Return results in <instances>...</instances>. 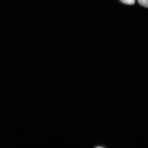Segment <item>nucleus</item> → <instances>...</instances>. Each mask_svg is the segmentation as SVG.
<instances>
[{
    "mask_svg": "<svg viewBox=\"0 0 148 148\" xmlns=\"http://www.w3.org/2000/svg\"><path fill=\"white\" fill-rule=\"evenodd\" d=\"M138 1L140 5L148 8V0H138Z\"/></svg>",
    "mask_w": 148,
    "mask_h": 148,
    "instance_id": "nucleus-1",
    "label": "nucleus"
},
{
    "mask_svg": "<svg viewBox=\"0 0 148 148\" xmlns=\"http://www.w3.org/2000/svg\"><path fill=\"white\" fill-rule=\"evenodd\" d=\"M120 1L122 3L129 5H134L135 2V0H120Z\"/></svg>",
    "mask_w": 148,
    "mask_h": 148,
    "instance_id": "nucleus-2",
    "label": "nucleus"
}]
</instances>
